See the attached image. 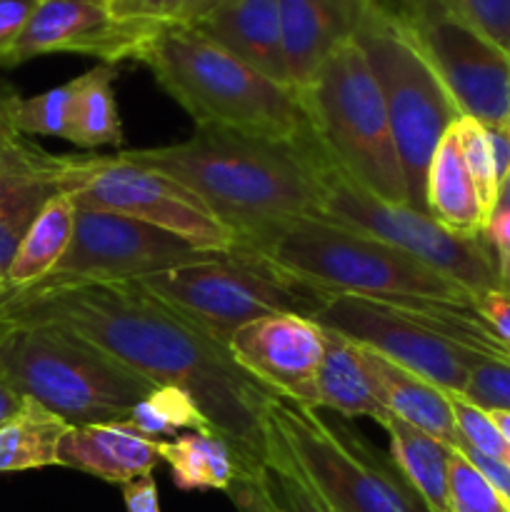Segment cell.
<instances>
[{"mask_svg":"<svg viewBox=\"0 0 510 512\" xmlns=\"http://www.w3.org/2000/svg\"><path fill=\"white\" fill-rule=\"evenodd\" d=\"M25 398L15 388H10L5 380H0V428H3L8 420H13L15 415L23 410Z\"/></svg>","mask_w":510,"mask_h":512,"instance_id":"45","label":"cell"},{"mask_svg":"<svg viewBox=\"0 0 510 512\" xmlns=\"http://www.w3.org/2000/svg\"><path fill=\"white\" fill-rule=\"evenodd\" d=\"M448 485L453 512H510L503 495L458 448H450Z\"/></svg>","mask_w":510,"mask_h":512,"instance_id":"33","label":"cell"},{"mask_svg":"<svg viewBox=\"0 0 510 512\" xmlns=\"http://www.w3.org/2000/svg\"><path fill=\"white\" fill-rule=\"evenodd\" d=\"M453 133L455 140H458L460 155L465 160V168H468L475 190H478L485 223H490V218L495 213V205H498L500 180L498 173H495L493 150H490L485 125L478 123L475 118H468V115H460L453 123Z\"/></svg>","mask_w":510,"mask_h":512,"instance_id":"32","label":"cell"},{"mask_svg":"<svg viewBox=\"0 0 510 512\" xmlns=\"http://www.w3.org/2000/svg\"><path fill=\"white\" fill-rule=\"evenodd\" d=\"M160 8H163V0H130L128 18L153 20V23H158Z\"/></svg>","mask_w":510,"mask_h":512,"instance_id":"46","label":"cell"},{"mask_svg":"<svg viewBox=\"0 0 510 512\" xmlns=\"http://www.w3.org/2000/svg\"><path fill=\"white\" fill-rule=\"evenodd\" d=\"M448 395L450 405H453L455 425H458L460 433L458 445H468L475 453L485 455V458L490 460H498L505 468H510V445L508 440L503 438V433L498 430V425H495L493 415L475 408L473 403H468V400L460 398V395Z\"/></svg>","mask_w":510,"mask_h":512,"instance_id":"34","label":"cell"},{"mask_svg":"<svg viewBox=\"0 0 510 512\" xmlns=\"http://www.w3.org/2000/svg\"><path fill=\"white\" fill-rule=\"evenodd\" d=\"M475 305L490 323V328L510 345V290H488V293L475 298Z\"/></svg>","mask_w":510,"mask_h":512,"instance_id":"41","label":"cell"},{"mask_svg":"<svg viewBox=\"0 0 510 512\" xmlns=\"http://www.w3.org/2000/svg\"><path fill=\"white\" fill-rule=\"evenodd\" d=\"M15 90H10L8 85H0V148L10 145L13 140H18L20 135L15 133L13 123H10V105L15 100Z\"/></svg>","mask_w":510,"mask_h":512,"instance_id":"44","label":"cell"},{"mask_svg":"<svg viewBox=\"0 0 510 512\" xmlns=\"http://www.w3.org/2000/svg\"><path fill=\"white\" fill-rule=\"evenodd\" d=\"M460 398L485 413H510V363L480 358L470 368L468 383Z\"/></svg>","mask_w":510,"mask_h":512,"instance_id":"35","label":"cell"},{"mask_svg":"<svg viewBox=\"0 0 510 512\" xmlns=\"http://www.w3.org/2000/svg\"><path fill=\"white\" fill-rule=\"evenodd\" d=\"M265 438H268V450H265V460L260 463L258 475L263 483L265 493L273 500L278 512H330L320 503L318 495L310 490L300 470L295 468L293 455H290L288 445L280 438L278 430L273 428L268 418H265Z\"/></svg>","mask_w":510,"mask_h":512,"instance_id":"30","label":"cell"},{"mask_svg":"<svg viewBox=\"0 0 510 512\" xmlns=\"http://www.w3.org/2000/svg\"><path fill=\"white\" fill-rule=\"evenodd\" d=\"M315 140L345 175L390 203H408L388 108L363 48L338 45L298 93Z\"/></svg>","mask_w":510,"mask_h":512,"instance_id":"6","label":"cell"},{"mask_svg":"<svg viewBox=\"0 0 510 512\" xmlns=\"http://www.w3.org/2000/svg\"><path fill=\"white\" fill-rule=\"evenodd\" d=\"M158 463H163L160 440L143 438L123 423L70 425L58 445V465L113 485L153 475Z\"/></svg>","mask_w":510,"mask_h":512,"instance_id":"19","label":"cell"},{"mask_svg":"<svg viewBox=\"0 0 510 512\" xmlns=\"http://www.w3.org/2000/svg\"><path fill=\"white\" fill-rule=\"evenodd\" d=\"M498 210H510V170L505 175V180L500 183V193H498V205H495V213Z\"/></svg>","mask_w":510,"mask_h":512,"instance_id":"47","label":"cell"},{"mask_svg":"<svg viewBox=\"0 0 510 512\" xmlns=\"http://www.w3.org/2000/svg\"><path fill=\"white\" fill-rule=\"evenodd\" d=\"M75 90L78 80L50 88L33 98H20L15 95L10 105V123L18 135H45V138H63L70 135V113H73Z\"/></svg>","mask_w":510,"mask_h":512,"instance_id":"31","label":"cell"},{"mask_svg":"<svg viewBox=\"0 0 510 512\" xmlns=\"http://www.w3.org/2000/svg\"><path fill=\"white\" fill-rule=\"evenodd\" d=\"M438 3L510 53V0H438Z\"/></svg>","mask_w":510,"mask_h":512,"instance_id":"36","label":"cell"},{"mask_svg":"<svg viewBox=\"0 0 510 512\" xmlns=\"http://www.w3.org/2000/svg\"><path fill=\"white\" fill-rule=\"evenodd\" d=\"M95 3H105V5H108V0H95Z\"/></svg>","mask_w":510,"mask_h":512,"instance_id":"52","label":"cell"},{"mask_svg":"<svg viewBox=\"0 0 510 512\" xmlns=\"http://www.w3.org/2000/svg\"><path fill=\"white\" fill-rule=\"evenodd\" d=\"M358 350L380 403L393 418L423 430L448 448H458L460 433L458 425H455L450 395L445 390L428 383L420 375L410 373V370L400 368L375 350L363 348V345H358Z\"/></svg>","mask_w":510,"mask_h":512,"instance_id":"21","label":"cell"},{"mask_svg":"<svg viewBox=\"0 0 510 512\" xmlns=\"http://www.w3.org/2000/svg\"><path fill=\"white\" fill-rule=\"evenodd\" d=\"M183 238L143 220L105 210H78L73 240L55 270L33 285L130 283L210 258Z\"/></svg>","mask_w":510,"mask_h":512,"instance_id":"13","label":"cell"},{"mask_svg":"<svg viewBox=\"0 0 510 512\" xmlns=\"http://www.w3.org/2000/svg\"><path fill=\"white\" fill-rule=\"evenodd\" d=\"M195 30L258 73L290 88L278 0H225Z\"/></svg>","mask_w":510,"mask_h":512,"instance_id":"20","label":"cell"},{"mask_svg":"<svg viewBox=\"0 0 510 512\" xmlns=\"http://www.w3.org/2000/svg\"><path fill=\"white\" fill-rule=\"evenodd\" d=\"M235 363L275 398L318 410L325 328L300 313H275L235 330L228 343Z\"/></svg>","mask_w":510,"mask_h":512,"instance_id":"15","label":"cell"},{"mask_svg":"<svg viewBox=\"0 0 510 512\" xmlns=\"http://www.w3.org/2000/svg\"><path fill=\"white\" fill-rule=\"evenodd\" d=\"M70 425L35 400L0 428V473L40 470L58 465V445Z\"/></svg>","mask_w":510,"mask_h":512,"instance_id":"28","label":"cell"},{"mask_svg":"<svg viewBox=\"0 0 510 512\" xmlns=\"http://www.w3.org/2000/svg\"><path fill=\"white\" fill-rule=\"evenodd\" d=\"M115 75H118L115 65L100 63L75 78L78 90L70 113L68 140L78 148L95 150L123 145V125H120V110L113 90Z\"/></svg>","mask_w":510,"mask_h":512,"instance_id":"27","label":"cell"},{"mask_svg":"<svg viewBox=\"0 0 510 512\" xmlns=\"http://www.w3.org/2000/svg\"><path fill=\"white\" fill-rule=\"evenodd\" d=\"M265 418L330 512H428L393 458L353 433L345 420L328 423L318 410L275 395L268 400Z\"/></svg>","mask_w":510,"mask_h":512,"instance_id":"9","label":"cell"},{"mask_svg":"<svg viewBox=\"0 0 510 512\" xmlns=\"http://www.w3.org/2000/svg\"><path fill=\"white\" fill-rule=\"evenodd\" d=\"M258 468L243 470V473L235 478V483L228 488L230 500H233L238 512H278L275 510L273 500L265 493L263 483H260Z\"/></svg>","mask_w":510,"mask_h":512,"instance_id":"38","label":"cell"},{"mask_svg":"<svg viewBox=\"0 0 510 512\" xmlns=\"http://www.w3.org/2000/svg\"><path fill=\"white\" fill-rule=\"evenodd\" d=\"M138 283L225 348L235 330L253 320L275 313L310 318L325 298L260 255L238 248L148 275Z\"/></svg>","mask_w":510,"mask_h":512,"instance_id":"10","label":"cell"},{"mask_svg":"<svg viewBox=\"0 0 510 512\" xmlns=\"http://www.w3.org/2000/svg\"><path fill=\"white\" fill-rule=\"evenodd\" d=\"M290 88L303 93L338 45L355 38L370 0H278Z\"/></svg>","mask_w":510,"mask_h":512,"instance_id":"17","label":"cell"},{"mask_svg":"<svg viewBox=\"0 0 510 512\" xmlns=\"http://www.w3.org/2000/svg\"><path fill=\"white\" fill-rule=\"evenodd\" d=\"M5 288H8V283H5V273H0V293H3Z\"/></svg>","mask_w":510,"mask_h":512,"instance_id":"50","label":"cell"},{"mask_svg":"<svg viewBox=\"0 0 510 512\" xmlns=\"http://www.w3.org/2000/svg\"><path fill=\"white\" fill-rule=\"evenodd\" d=\"M313 130V128H310ZM310 160L318 180V213L328 223L370 235L418 263L438 270L463 285L473 298L503 288L495 268L493 250L485 235H460L435 223L428 213L408 203H390L345 175L315 135L310 138Z\"/></svg>","mask_w":510,"mask_h":512,"instance_id":"8","label":"cell"},{"mask_svg":"<svg viewBox=\"0 0 510 512\" xmlns=\"http://www.w3.org/2000/svg\"><path fill=\"white\" fill-rule=\"evenodd\" d=\"M160 23L118 18L95 0H40L33 18L10 53L8 65L50 53H80L115 65L138 60Z\"/></svg>","mask_w":510,"mask_h":512,"instance_id":"16","label":"cell"},{"mask_svg":"<svg viewBox=\"0 0 510 512\" xmlns=\"http://www.w3.org/2000/svg\"><path fill=\"white\" fill-rule=\"evenodd\" d=\"M310 138L313 130L303 140L283 143L205 125L183 143L125 150V155L183 183L233 230L240 245L318 213Z\"/></svg>","mask_w":510,"mask_h":512,"instance_id":"2","label":"cell"},{"mask_svg":"<svg viewBox=\"0 0 510 512\" xmlns=\"http://www.w3.org/2000/svg\"><path fill=\"white\" fill-rule=\"evenodd\" d=\"M408 28L458 110L483 125H510V53L438 0H383Z\"/></svg>","mask_w":510,"mask_h":512,"instance_id":"12","label":"cell"},{"mask_svg":"<svg viewBox=\"0 0 510 512\" xmlns=\"http://www.w3.org/2000/svg\"><path fill=\"white\" fill-rule=\"evenodd\" d=\"M60 193L78 210L128 215L210 253L235 250L238 238L183 183L118 155H60Z\"/></svg>","mask_w":510,"mask_h":512,"instance_id":"11","label":"cell"},{"mask_svg":"<svg viewBox=\"0 0 510 512\" xmlns=\"http://www.w3.org/2000/svg\"><path fill=\"white\" fill-rule=\"evenodd\" d=\"M318 410H333L343 418H370L383 425L390 418L360 360L358 345L345 335L325 328V350L318 380Z\"/></svg>","mask_w":510,"mask_h":512,"instance_id":"22","label":"cell"},{"mask_svg":"<svg viewBox=\"0 0 510 512\" xmlns=\"http://www.w3.org/2000/svg\"><path fill=\"white\" fill-rule=\"evenodd\" d=\"M225 0H163L158 23L180 25V28H195L203 23L213 10H218Z\"/></svg>","mask_w":510,"mask_h":512,"instance_id":"40","label":"cell"},{"mask_svg":"<svg viewBox=\"0 0 510 512\" xmlns=\"http://www.w3.org/2000/svg\"><path fill=\"white\" fill-rule=\"evenodd\" d=\"M390 438V458L400 470L420 503L428 512H453L450 510V485H448V458L450 448L440 440L430 438L423 430L403 423L390 415L383 423Z\"/></svg>","mask_w":510,"mask_h":512,"instance_id":"24","label":"cell"},{"mask_svg":"<svg viewBox=\"0 0 510 512\" xmlns=\"http://www.w3.org/2000/svg\"><path fill=\"white\" fill-rule=\"evenodd\" d=\"M20 323L60 325L153 385L188 390L210 428L233 445L243 468H258L265 460V408L273 393L255 383L225 345L138 280L5 288L0 325Z\"/></svg>","mask_w":510,"mask_h":512,"instance_id":"1","label":"cell"},{"mask_svg":"<svg viewBox=\"0 0 510 512\" xmlns=\"http://www.w3.org/2000/svg\"><path fill=\"white\" fill-rule=\"evenodd\" d=\"M13 143H15V140H13ZM5 150H8V145H5V148H0V160H3V153H5Z\"/></svg>","mask_w":510,"mask_h":512,"instance_id":"51","label":"cell"},{"mask_svg":"<svg viewBox=\"0 0 510 512\" xmlns=\"http://www.w3.org/2000/svg\"><path fill=\"white\" fill-rule=\"evenodd\" d=\"M425 210L435 223L460 235H485V215L478 190L460 155L453 128L435 150L425 180Z\"/></svg>","mask_w":510,"mask_h":512,"instance_id":"23","label":"cell"},{"mask_svg":"<svg viewBox=\"0 0 510 512\" xmlns=\"http://www.w3.org/2000/svg\"><path fill=\"white\" fill-rule=\"evenodd\" d=\"M60 193V155L20 135L0 160V273H5L33 220Z\"/></svg>","mask_w":510,"mask_h":512,"instance_id":"18","label":"cell"},{"mask_svg":"<svg viewBox=\"0 0 510 512\" xmlns=\"http://www.w3.org/2000/svg\"><path fill=\"white\" fill-rule=\"evenodd\" d=\"M138 63L195 120V128H228L283 143L310 133L293 88L258 73L195 28L160 23Z\"/></svg>","mask_w":510,"mask_h":512,"instance_id":"3","label":"cell"},{"mask_svg":"<svg viewBox=\"0 0 510 512\" xmlns=\"http://www.w3.org/2000/svg\"><path fill=\"white\" fill-rule=\"evenodd\" d=\"M160 458L168 463L180 490H225L243 470L233 445L215 430H190L173 440H160Z\"/></svg>","mask_w":510,"mask_h":512,"instance_id":"25","label":"cell"},{"mask_svg":"<svg viewBox=\"0 0 510 512\" xmlns=\"http://www.w3.org/2000/svg\"><path fill=\"white\" fill-rule=\"evenodd\" d=\"M75 215H78V208L68 193H58L45 203L5 270L8 288H28L53 273L55 265L70 248Z\"/></svg>","mask_w":510,"mask_h":512,"instance_id":"26","label":"cell"},{"mask_svg":"<svg viewBox=\"0 0 510 512\" xmlns=\"http://www.w3.org/2000/svg\"><path fill=\"white\" fill-rule=\"evenodd\" d=\"M458 450L475 465V468L480 470V473L485 475V478L490 480V485H493V488L503 495L505 503L510 505V468H505V465L498 463V460H490L485 458V455L475 453V450L468 448V445H458Z\"/></svg>","mask_w":510,"mask_h":512,"instance_id":"43","label":"cell"},{"mask_svg":"<svg viewBox=\"0 0 510 512\" xmlns=\"http://www.w3.org/2000/svg\"><path fill=\"white\" fill-rule=\"evenodd\" d=\"M0 85H3V83H0Z\"/></svg>","mask_w":510,"mask_h":512,"instance_id":"53","label":"cell"},{"mask_svg":"<svg viewBox=\"0 0 510 512\" xmlns=\"http://www.w3.org/2000/svg\"><path fill=\"white\" fill-rule=\"evenodd\" d=\"M108 8L113 10L118 18H125V20H133L128 18V10H130V0H108Z\"/></svg>","mask_w":510,"mask_h":512,"instance_id":"49","label":"cell"},{"mask_svg":"<svg viewBox=\"0 0 510 512\" xmlns=\"http://www.w3.org/2000/svg\"><path fill=\"white\" fill-rule=\"evenodd\" d=\"M355 43L363 48L388 108L408 188V205L428 213L425 180L430 160L440 140L463 113L423 50L410 38L408 28L383 0L368 3L355 30Z\"/></svg>","mask_w":510,"mask_h":512,"instance_id":"7","label":"cell"},{"mask_svg":"<svg viewBox=\"0 0 510 512\" xmlns=\"http://www.w3.org/2000/svg\"><path fill=\"white\" fill-rule=\"evenodd\" d=\"M310 318L453 395L463 393L470 368L485 358L375 300L325 295Z\"/></svg>","mask_w":510,"mask_h":512,"instance_id":"14","label":"cell"},{"mask_svg":"<svg viewBox=\"0 0 510 512\" xmlns=\"http://www.w3.org/2000/svg\"><path fill=\"white\" fill-rule=\"evenodd\" d=\"M485 240L493 250L500 285L510 290V210H498L485 228Z\"/></svg>","mask_w":510,"mask_h":512,"instance_id":"39","label":"cell"},{"mask_svg":"<svg viewBox=\"0 0 510 512\" xmlns=\"http://www.w3.org/2000/svg\"><path fill=\"white\" fill-rule=\"evenodd\" d=\"M0 380L68 425L123 423L155 388L90 340L45 323L0 325Z\"/></svg>","mask_w":510,"mask_h":512,"instance_id":"5","label":"cell"},{"mask_svg":"<svg viewBox=\"0 0 510 512\" xmlns=\"http://www.w3.org/2000/svg\"><path fill=\"white\" fill-rule=\"evenodd\" d=\"M490 415H493L495 425H498V430L503 433V438L508 440L510 445V413H490Z\"/></svg>","mask_w":510,"mask_h":512,"instance_id":"48","label":"cell"},{"mask_svg":"<svg viewBox=\"0 0 510 512\" xmlns=\"http://www.w3.org/2000/svg\"><path fill=\"white\" fill-rule=\"evenodd\" d=\"M130 430L143 438L163 440L178 438L180 430H213L200 405L195 403L188 390L178 385H155L123 420Z\"/></svg>","mask_w":510,"mask_h":512,"instance_id":"29","label":"cell"},{"mask_svg":"<svg viewBox=\"0 0 510 512\" xmlns=\"http://www.w3.org/2000/svg\"><path fill=\"white\" fill-rule=\"evenodd\" d=\"M40 0H0V68H8L10 53L33 18Z\"/></svg>","mask_w":510,"mask_h":512,"instance_id":"37","label":"cell"},{"mask_svg":"<svg viewBox=\"0 0 510 512\" xmlns=\"http://www.w3.org/2000/svg\"><path fill=\"white\" fill-rule=\"evenodd\" d=\"M123 500L128 512H160L158 483H155L153 475H145V478L123 485Z\"/></svg>","mask_w":510,"mask_h":512,"instance_id":"42","label":"cell"},{"mask_svg":"<svg viewBox=\"0 0 510 512\" xmlns=\"http://www.w3.org/2000/svg\"><path fill=\"white\" fill-rule=\"evenodd\" d=\"M238 250L255 253L323 295L363 300L423 298L475 303L473 295L410 255L323 218H295L270 228Z\"/></svg>","mask_w":510,"mask_h":512,"instance_id":"4","label":"cell"}]
</instances>
